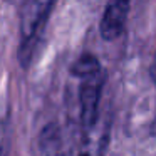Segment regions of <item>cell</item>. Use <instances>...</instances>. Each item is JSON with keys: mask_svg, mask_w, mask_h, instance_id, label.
Here are the masks:
<instances>
[{"mask_svg": "<svg viewBox=\"0 0 156 156\" xmlns=\"http://www.w3.org/2000/svg\"><path fill=\"white\" fill-rule=\"evenodd\" d=\"M99 69H101V64H99L98 57H94L92 54H84L72 66V74L77 76V77H84V76L92 74Z\"/></svg>", "mask_w": 156, "mask_h": 156, "instance_id": "cell-4", "label": "cell"}, {"mask_svg": "<svg viewBox=\"0 0 156 156\" xmlns=\"http://www.w3.org/2000/svg\"><path fill=\"white\" fill-rule=\"evenodd\" d=\"M133 0H108L102 22L109 29H122L126 25Z\"/></svg>", "mask_w": 156, "mask_h": 156, "instance_id": "cell-3", "label": "cell"}, {"mask_svg": "<svg viewBox=\"0 0 156 156\" xmlns=\"http://www.w3.org/2000/svg\"><path fill=\"white\" fill-rule=\"evenodd\" d=\"M79 91V101H81V121L86 129H91L98 121L99 114V102L102 96V87H104V71L92 72V74L84 76Z\"/></svg>", "mask_w": 156, "mask_h": 156, "instance_id": "cell-2", "label": "cell"}, {"mask_svg": "<svg viewBox=\"0 0 156 156\" xmlns=\"http://www.w3.org/2000/svg\"><path fill=\"white\" fill-rule=\"evenodd\" d=\"M151 79L156 84V54H154V59H153V64H151Z\"/></svg>", "mask_w": 156, "mask_h": 156, "instance_id": "cell-5", "label": "cell"}, {"mask_svg": "<svg viewBox=\"0 0 156 156\" xmlns=\"http://www.w3.org/2000/svg\"><path fill=\"white\" fill-rule=\"evenodd\" d=\"M55 0H25L24 9L20 15V34H22V52H27V57L30 59L32 44L37 39L39 30L47 20V15L51 12Z\"/></svg>", "mask_w": 156, "mask_h": 156, "instance_id": "cell-1", "label": "cell"}]
</instances>
